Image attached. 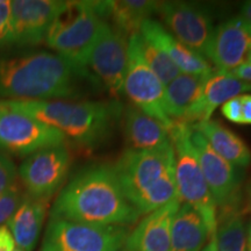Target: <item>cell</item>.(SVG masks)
<instances>
[{
  "label": "cell",
  "mask_w": 251,
  "mask_h": 251,
  "mask_svg": "<svg viewBox=\"0 0 251 251\" xmlns=\"http://www.w3.org/2000/svg\"><path fill=\"white\" fill-rule=\"evenodd\" d=\"M99 87L89 69L56 52L0 56V100H69Z\"/></svg>",
  "instance_id": "1"
},
{
  "label": "cell",
  "mask_w": 251,
  "mask_h": 251,
  "mask_svg": "<svg viewBox=\"0 0 251 251\" xmlns=\"http://www.w3.org/2000/svg\"><path fill=\"white\" fill-rule=\"evenodd\" d=\"M140 213L126 199L113 165L93 164L74 176L58 194L50 218L129 227Z\"/></svg>",
  "instance_id": "2"
},
{
  "label": "cell",
  "mask_w": 251,
  "mask_h": 251,
  "mask_svg": "<svg viewBox=\"0 0 251 251\" xmlns=\"http://www.w3.org/2000/svg\"><path fill=\"white\" fill-rule=\"evenodd\" d=\"M0 105L30 115L61 131L65 140L85 149H94L106 142L124 113V106L118 100H0Z\"/></svg>",
  "instance_id": "3"
},
{
  "label": "cell",
  "mask_w": 251,
  "mask_h": 251,
  "mask_svg": "<svg viewBox=\"0 0 251 251\" xmlns=\"http://www.w3.org/2000/svg\"><path fill=\"white\" fill-rule=\"evenodd\" d=\"M113 168L126 199L140 215L178 198L172 142L153 150H125Z\"/></svg>",
  "instance_id": "4"
},
{
  "label": "cell",
  "mask_w": 251,
  "mask_h": 251,
  "mask_svg": "<svg viewBox=\"0 0 251 251\" xmlns=\"http://www.w3.org/2000/svg\"><path fill=\"white\" fill-rule=\"evenodd\" d=\"M103 23L93 1H65L45 41L56 54L87 68L90 54Z\"/></svg>",
  "instance_id": "5"
},
{
  "label": "cell",
  "mask_w": 251,
  "mask_h": 251,
  "mask_svg": "<svg viewBox=\"0 0 251 251\" xmlns=\"http://www.w3.org/2000/svg\"><path fill=\"white\" fill-rule=\"evenodd\" d=\"M169 133L175 152V178L178 199L181 203H187L199 212L209 233L214 235L218 208L207 186L199 158L191 141L192 126L174 121Z\"/></svg>",
  "instance_id": "6"
},
{
  "label": "cell",
  "mask_w": 251,
  "mask_h": 251,
  "mask_svg": "<svg viewBox=\"0 0 251 251\" xmlns=\"http://www.w3.org/2000/svg\"><path fill=\"white\" fill-rule=\"evenodd\" d=\"M129 230L50 218L41 251H120Z\"/></svg>",
  "instance_id": "7"
},
{
  "label": "cell",
  "mask_w": 251,
  "mask_h": 251,
  "mask_svg": "<svg viewBox=\"0 0 251 251\" xmlns=\"http://www.w3.org/2000/svg\"><path fill=\"white\" fill-rule=\"evenodd\" d=\"M131 105L156 119L170 130L174 121L165 113V86L144 61L141 51L140 33L128 39L127 68H126L124 89Z\"/></svg>",
  "instance_id": "8"
},
{
  "label": "cell",
  "mask_w": 251,
  "mask_h": 251,
  "mask_svg": "<svg viewBox=\"0 0 251 251\" xmlns=\"http://www.w3.org/2000/svg\"><path fill=\"white\" fill-rule=\"evenodd\" d=\"M191 141L216 208L219 211L234 207L241 208L246 179L244 171L218 155L205 137L193 128Z\"/></svg>",
  "instance_id": "9"
},
{
  "label": "cell",
  "mask_w": 251,
  "mask_h": 251,
  "mask_svg": "<svg viewBox=\"0 0 251 251\" xmlns=\"http://www.w3.org/2000/svg\"><path fill=\"white\" fill-rule=\"evenodd\" d=\"M157 13L166 29L185 47L208 57L215 26L211 12L205 6L185 1L159 2Z\"/></svg>",
  "instance_id": "10"
},
{
  "label": "cell",
  "mask_w": 251,
  "mask_h": 251,
  "mask_svg": "<svg viewBox=\"0 0 251 251\" xmlns=\"http://www.w3.org/2000/svg\"><path fill=\"white\" fill-rule=\"evenodd\" d=\"M61 131L28 114L0 105V148L15 155H31L39 150L64 144Z\"/></svg>",
  "instance_id": "11"
},
{
  "label": "cell",
  "mask_w": 251,
  "mask_h": 251,
  "mask_svg": "<svg viewBox=\"0 0 251 251\" xmlns=\"http://www.w3.org/2000/svg\"><path fill=\"white\" fill-rule=\"evenodd\" d=\"M128 39L129 36L105 21L87 61L91 74L115 100L124 89Z\"/></svg>",
  "instance_id": "12"
},
{
  "label": "cell",
  "mask_w": 251,
  "mask_h": 251,
  "mask_svg": "<svg viewBox=\"0 0 251 251\" xmlns=\"http://www.w3.org/2000/svg\"><path fill=\"white\" fill-rule=\"evenodd\" d=\"M70 166V152L61 144L31 153L21 163L18 175L28 196L49 199L67 179Z\"/></svg>",
  "instance_id": "13"
},
{
  "label": "cell",
  "mask_w": 251,
  "mask_h": 251,
  "mask_svg": "<svg viewBox=\"0 0 251 251\" xmlns=\"http://www.w3.org/2000/svg\"><path fill=\"white\" fill-rule=\"evenodd\" d=\"M65 1L57 0H13L12 31L18 46H36L46 40L52 21Z\"/></svg>",
  "instance_id": "14"
},
{
  "label": "cell",
  "mask_w": 251,
  "mask_h": 251,
  "mask_svg": "<svg viewBox=\"0 0 251 251\" xmlns=\"http://www.w3.org/2000/svg\"><path fill=\"white\" fill-rule=\"evenodd\" d=\"M251 55V30L240 17L215 27L208 59L218 72H229L248 63Z\"/></svg>",
  "instance_id": "15"
},
{
  "label": "cell",
  "mask_w": 251,
  "mask_h": 251,
  "mask_svg": "<svg viewBox=\"0 0 251 251\" xmlns=\"http://www.w3.org/2000/svg\"><path fill=\"white\" fill-rule=\"evenodd\" d=\"M139 33L143 40L162 49L181 74L209 77L215 72L208 59L185 47L158 21L148 19L141 25Z\"/></svg>",
  "instance_id": "16"
},
{
  "label": "cell",
  "mask_w": 251,
  "mask_h": 251,
  "mask_svg": "<svg viewBox=\"0 0 251 251\" xmlns=\"http://www.w3.org/2000/svg\"><path fill=\"white\" fill-rule=\"evenodd\" d=\"M180 205L177 198L147 214L128 235L126 251H171V224Z\"/></svg>",
  "instance_id": "17"
},
{
  "label": "cell",
  "mask_w": 251,
  "mask_h": 251,
  "mask_svg": "<svg viewBox=\"0 0 251 251\" xmlns=\"http://www.w3.org/2000/svg\"><path fill=\"white\" fill-rule=\"evenodd\" d=\"M247 92H251L249 81L241 80L226 72L215 71L206 80L201 99L188 114L185 124L193 126L211 120L212 114L219 106Z\"/></svg>",
  "instance_id": "18"
},
{
  "label": "cell",
  "mask_w": 251,
  "mask_h": 251,
  "mask_svg": "<svg viewBox=\"0 0 251 251\" xmlns=\"http://www.w3.org/2000/svg\"><path fill=\"white\" fill-rule=\"evenodd\" d=\"M122 119L127 149L153 150L171 143L170 133L164 126L131 103L124 108Z\"/></svg>",
  "instance_id": "19"
},
{
  "label": "cell",
  "mask_w": 251,
  "mask_h": 251,
  "mask_svg": "<svg viewBox=\"0 0 251 251\" xmlns=\"http://www.w3.org/2000/svg\"><path fill=\"white\" fill-rule=\"evenodd\" d=\"M94 7L103 21L127 36L139 33L141 25L157 13L159 1L150 0H120V1H93Z\"/></svg>",
  "instance_id": "20"
},
{
  "label": "cell",
  "mask_w": 251,
  "mask_h": 251,
  "mask_svg": "<svg viewBox=\"0 0 251 251\" xmlns=\"http://www.w3.org/2000/svg\"><path fill=\"white\" fill-rule=\"evenodd\" d=\"M48 199H37L26 194L24 201L7 222L14 243L23 251H33L46 219Z\"/></svg>",
  "instance_id": "21"
},
{
  "label": "cell",
  "mask_w": 251,
  "mask_h": 251,
  "mask_svg": "<svg viewBox=\"0 0 251 251\" xmlns=\"http://www.w3.org/2000/svg\"><path fill=\"white\" fill-rule=\"evenodd\" d=\"M209 143L213 150L238 169L249 168L251 165V149L233 130L225 127L216 120L202 121L192 126Z\"/></svg>",
  "instance_id": "22"
},
{
  "label": "cell",
  "mask_w": 251,
  "mask_h": 251,
  "mask_svg": "<svg viewBox=\"0 0 251 251\" xmlns=\"http://www.w3.org/2000/svg\"><path fill=\"white\" fill-rule=\"evenodd\" d=\"M208 77L180 74L165 86V113L172 121L185 122L202 97Z\"/></svg>",
  "instance_id": "23"
},
{
  "label": "cell",
  "mask_w": 251,
  "mask_h": 251,
  "mask_svg": "<svg viewBox=\"0 0 251 251\" xmlns=\"http://www.w3.org/2000/svg\"><path fill=\"white\" fill-rule=\"evenodd\" d=\"M211 236L200 213L181 203L171 224V251H201Z\"/></svg>",
  "instance_id": "24"
},
{
  "label": "cell",
  "mask_w": 251,
  "mask_h": 251,
  "mask_svg": "<svg viewBox=\"0 0 251 251\" xmlns=\"http://www.w3.org/2000/svg\"><path fill=\"white\" fill-rule=\"evenodd\" d=\"M214 235L219 251H247V227L240 207L219 211Z\"/></svg>",
  "instance_id": "25"
},
{
  "label": "cell",
  "mask_w": 251,
  "mask_h": 251,
  "mask_svg": "<svg viewBox=\"0 0 251 251\" xmlns=\"http://www.w3.org/2000/svg\"><path fill=\"white\" fill-rule=\"evenodd\" d=\"M141 51H142L144 61L155 72V75L159 78L164 86L169 85L175 78H177L181 74L179 69L176 67L175 63L162 49L153 46L148 41L143 40L142 37H141Z\"/></svg>",
  "instance_id": "26"
},
{
  "label": "cell",
  "mask_w": 251,
  "mask_h": 251,
  "mask_svg": "<svg viewBox=\"0 0 251 251\" xmlns=\"http://www.w3.org/2000/svg\"><path fill=\"white\" fill-rule=\"evenodd\" d=\"M25 197L26 194L23 192L18 181L13 186L6 190L4 193L0 194V226L7 224L11 220L17 209L20 207L21 202L24 201Z\"/></svg>",
  "instance_id": "27"
},
{
  "label": "cell",
  "mask_w": 251,
  "mask_h": 251,
  "mask_svg": "<svg viewBox=\"0 0 251 251\" xmlns=\"http://www.w3.org/2000/svg\"><path fill=\"white\" fill-rule=\"evenodd\" d=\"M12 42V5L9 0H0V47Z\"/></svg>",
  "instance_id": "28"
},
{
  "label": "cell",
  "mask_w": 251,
  "mask_h": 251,
  "mask_svg": "<svg viewBox=\"0 0 251 251\" xmlns=\"http://www.w3.org/2000/svg\"><path fill=\"white\" fill-rule=\"evenodd\" d=\"M18 169L9 156L0 152V194L17 183Z\"/></svg>",
  "instance_id": "29"
},
{
  "label": "cell",
  "mask_w": 251,
  "mask_h": 251,
  "mask_svg": "<svg viewBox=\"0 0 251 251\" xmlns=\"http://www.w3.org/2000/svg\"><path fill=\"white\" fill-rule=\"evenodd\" d=\"M221 112L226 119L234 124L242 125V112H241V97L237 96L235 98L226 101L221 106Z\"/></svg>",
  "instance_id": "30"
},
{
  "label": "cell",
  "mask_w": 251,
  "mask_h": 251,
  "mask_svg": "<svg viewBox=\"0 0 251 251\" xmlns=\"http://www.w3.org/2000/svg\"><path fill=\"white\" fill-rule=\"evenodd\" d=\"M15 243L6 226H0V251H13Z\"/></svg>",
  "instance_id": "31"
},
{
  "label": "cell",
  "mask_w": 251,
  "mask_h": 251,
  "mask_svg": "<svg viewBox=\"0 0 251 251\" xmlns=\"http://www.w3.org/2000/svg\"><path fill=\"white\" fill-rule=\"evenodd\" d=\"M242 125H251V94H241Z\"/></svg>",
  "instance_id": "32"
},
{
  "label": "cell",
  "mask_w": 251,
  "mask_h": 251,
  "mask_svg": "<svg viewBox=\"0 0 251 251\" xmlns=\"http://www.w3.org/2000/svg\"><path fill=\"white\" fill-rule=\"evenodd\" d=\"M241 213H242L243 216L251 215V178L247 181V184L243 187Z\"/></svg>",
  "instance_id": "33"
},
{
  "label": "cell",
  "mask_w": 251,
  "mask_h": 251,
  "mask_svg": "<svg viewBox=\"0 0 251 251\" xmlns=\"http://www.w3.org/2000/svg\"><path fill=\"white\" fill-rule=\"evenodd\" d=\"M226 74L230 75L235 78H238V79L249 81L251 83V64L250 63H244V64L240 65V67L233 69L231 71L226 72Z\"/></svg>",
  "instance_id": "34"
},
{
  "label": "cell",
  "mask_w": 251,
  "mask_h": 251,
  "mask_svg": "<svg viewBox=\"0 0 251 251\" xmlns=\"http://www.w3.org/2000/svg\"><path fill=\"white\" fill-rule=\"evenodd\" d=\"M243 20V23L247 25L248 28L251 30V1L244 2L241 7L240 15H238Z\"/></svg>",
  "instance_id": "35"
},
{
  "label": "cell",
  "mask_w": 251,
  "mask_h": 251,
  "mask_svg": "<svg viewBox=\"0 0 251 251\" xmlns=\"http://www.w3.org/2000/svg\"><path fill=\"white\" fill-rule=\"evenodd\" d=\"M201 251H219L218 246H216L215 235L211 236V238H209V241H208V243H207V246L203 247V249Z\"/></svg>",
  "instance_id": "36"
},
{
  "label": "cell",
  "mask_w": 251,
  "mask_h": 251,
  "mask_svg": "<svg viewBox=\"0 0 251 251\" xmlns=\"http://www.w3.org/2000/svg\"><path fill=\"white\" fill-rule=\"evenodd\" d=\"M247 249L251 251V222L249 225V229H248V234H247Z\"/></svg>",
  "instance_id": "37"
},
{
  "label": "cell",
  "mask_w": 251,
  "mask_h": 251,
  "mask_svg": "<svg viewBox=\"0 0 251 251\" xmlns=\"http://www.w3.org/2000/svg\"><path fill=\"white\" fill-rule=\"evenodd\" d=\"M13 251H23V250H21V249H19V248H18V249H14Z\"/></svg>",
  "instance_id": "38"
}]
</instances>
